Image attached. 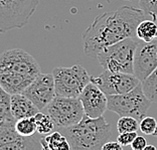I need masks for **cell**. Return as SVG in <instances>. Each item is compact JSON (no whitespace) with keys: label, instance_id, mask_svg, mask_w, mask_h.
<instances>
[{"label":"cell","instance_id":"obj_1","mask_svg":"<svg viewBox=\"0 0 157 150\" xmlns=\"http://www.w3.org/2000/svg\"><path fill=\"white\" fill-rule=\"evenodd\" d=\"M145 16L141 8L132 6H122L97 16L82 35L85 55L97 58L107 46L128 37H137L136 28Z\"/></svg>","mask_w":157,"mask_h":150},{"label":"cell","instance_id":"obj_2","mask_svg":"<svg viewBox=\"0 0 157 150\" xmlns=\"http://www.w3.org/2000/svg\"><path fill=\"white\" fill-rule=\"evenodd\" d=\"M59 131L69 140L71 149L97 150L111 137V126L103 116L91 118L84 115L80 122L70 127L59 128Z\"/></svg>","mask_w":157,"mask_h":150},{"label":"cell","instance_id":"obj_3","mask_svg":"<svg viewBox=\"0 0 157 150\" xmlns=\"http://www.w3.org/2000/svg\"><path fill=\"white\" fill-rule=\"evenodd\" d=\"M140 39L128 37L109 45L98 53L97 59L104 70L115 73H134V56Z\"/></svg>","mask_w":157,"mask_h":150},{"label":"cell","instance_id":"obj_4","mask_svg":"<svg viewBox=\"0 0 157 150\" xmlns=\"http://www.w3.org/2000/svg\"><path fill=\"white\" fill-rule=\"evenodd\" d=\"M108 110L116 113L120 117L129 116L137 119L139 122L146 117L151 101L146 97L142 83L130 92L119 95H107Z\"/></svg>","mask_w":157,"mask_h":150},{"label":"cell","instance_id":"obj_5","mask_svg":"<svg viewBox=\"0 0 157 150\" xmlns=\"http://www.w3.org/2000/svg\"><path fill=\"white\" fill-rule=\"evenodd\" d=\"M38 4L39 0H0V33L23 27Z\"/></svg>","mask_w":157,"mask_h":150},{"label":"cell","instance_id":"obj_6","mask_svg":"<svg viewBox=\"0 0 157 150\" xmlns=\"http://www.w3.org/2000/svg\"><path fill=\"white\" fill-rule=\"evenodd\" d=\"M52 74L55 79L56 95L62 97L78 98L91 82V76L81 65L55 67Z\"/></svg>","mask_w":157,"mask_h":150},{"label":"cell","instance_id":"obj_7","mask_svg":"<svg viewBox=\"0 0 157 150\" xmlns=\"http://www.w3.org/2000/svg\"><path fill=\"white\" fill-rule=\"evenodd\" d=\"M44 110L52 118L58 129L77 124L85 115L80 98L56 96Z\"/></svg>","mask_w":157,"mask_h":150},{"label":"cell","instance_id":"obj_8","mask_svg":"<svg viewBox=\"0 0 157 150\" xmlns=\"http://www.w3.org/2000/svg\"><path fill=\"white\" fill-rule=\"evenodd\" d=\"M13 73L34 79L40 72L37 60L21 48H11L0 53V73Z\"/></svg>","mask_w":157,"mask_h":150},{"label":"cell","instance_id":"obj_9","mask_svg":"<svg viewBox=\"0 0 157 150\" xmlns=\"http://www.w3.org/2000/svg\"><path fill=\"white\" fill-rule=\"evenodd\" d=\"M91 82L97 85L106 95L125 94L141 83L134 74L115 73L107 70L97 78L91 77Z\"/></svg>","mask_w":157,"mask_h":150},{"label":"cell","instance_id":"obj_10","mask_svg":"<svg viewBox=\"0 0 157 150\" xmlns=\"http://www.w3.org/2000/svg\"><path fill=\"white\" fill-rule=\"evenodd\" d=\"M15 122L16 119L0 121V150L42 149L39 138L17 133Z\"/></svg>","mask_w":157,"mask_h":150},{"label":"cell","instance_id":"obj_11","mask_svg":"<svg viewBox=\"0 0 157 150\" xmlns=\"http://www.w3.org/2000/svg\"><path fill=\"white\" fill-rule=\"evenodd\" d=\"M21 94L31 100L40 111L44 110L56 96L52 74L39 73Z\"/></svg>","mask_w":157,"mask_h":150},{"label":"cell","instance_id":"obj_12","mask_svg":"<svg viewBox=\"0 0 157 150\" xmlns=\"http://www.w3.org/2000/svg\"><path fill=\"white\" fill-rule=\"evenodd\" d=\"M157 67V38L149 42L140 40L134 56V75L142 83Z\"/></svg>","mask_w":157,"mask_h":150},{"label":"cell","instance_id":"obj_13","mask_svg":"<svg viewBox=\"0 0 157 150\" xmlns=\"http://www.w3.org/2000/svg\"><path fill=\"white\" fill-rule=\"evenodd\" d=\"M85 115L91 118H98L104 115L108 110L107 95L93 82H90L80 95Z\"/></svg>","mask_w":157,"mask_h":150},{"label":"cell","instance_id":"obj_14","mask_svg":"<svg viewBox=\"0 0 157 150\" xmlns=\"http://www.w3.org/2000/svg\"><path fill=\"white\" fill-rule=\"evenodd\" d=\"M33 80L18 74L0 73V86L10 95L22 93Z\"/></svg>","mask_w":157,"mask_h":150},{"label":"cell","instance_id":"obj_15","mask_svg":"<svg viewBox=\"0 0 157 150\" xmlns=\"http://www.w3.org/2000/svg\"><path fill=\"white\" fill-rule=\"evenodd\" d=\"M11 113L13 117L16 120L21 119V118L26 117H33L35 114H37L39 110L35 106L31 100L28 99L26 96L23 94H14L11 95Z\"/></svg>","mask_w":157,"mask_h":150},{"label":"cell","instance_id":"obj_16","mask_svg":"<svg viewBox=\"0 0 157 150\" xmlns=\"http://www.w3.org/2000/svg\"><path fill=\"white\" fill-rule=\"evenodd\" d=\"M40 144L44 150H70L71 145L67 138L60 131H53L41 136Z\"/></svg>","mask_w":157,"mask_h":150},{"label":"cell","instance_id":"obj_17","mask_svg":"<svg viewBox=\"0 0 157 150\" xmlns=\"http://www.w3.org/2000/svg\"><path fill=\"white\" fill-rule=\"evenodd\" d=\"M136 37L145 42L157 38V23L152 19L142 20L136 28Z\"/></svg>","mask_w":157,"mask_h":150},{"label":"cell","instance_id":"obj_18","mask_svg":"<svg viewBox=\"0 0 157 150\" xmlns=\"http://www.w3.org/2000/svg\"><path fill=\"white\" fill-rule=\"evenodd\" d=\"M35 124H36V131L40 136H45L56 129V124L53 122L52 118L48 113H41L39 111L33 116Z\"/></svg>","mask_w":157,"mask_h":150},{"label":"cell","instance_id":"obj_19","mask_svg":"<svg viewBox=\"0 0 157 150\" xmlns=\"http://www.w3.org/2000/svg\"><path fill=\"white\" fill-rule=\"evenodd\" d=\"M11 95L0 86V121L15 119L11 113Z\"/></svg>","mask_w":157,"mask_h":150},{"label":"cell","instance_id":"obj_20","mask_svg":"<svg viewBox=\"0 0 157 150\" xmlns=\"http://www.w3.org/2000/svg\"><path fill=\"white\" fill-rule=\"evenodd\" d=\"M142 87L146 97L151 102H157V67L142 82Z\"/></svg>","mask_w":157,"mask_h":150},{"label":"cell","instance_id":"obj_21","mask_svg":"<svg viewBox=\"0 0 157 150\" xmlns=\"http://www.w3.org/2000/svg\"><path fill=\"white\" fill-rule=\"evenodd\" d=\"M15 130L22 136H33L36 133V124L33 117L21 118L16 120Z\"/></svg>","mask_w":157,"mask_h":150},{"label":"cell","instance_id":"obj_22","mask_svg":"<svg viewBox=\"0 0 157 150\" xmlns=\"http://www.w3.org/2000/svg\"><path fill=\"white\" fill-rule=\"evenodd\" d=\"M139 129V121L133 117H120L117 122V130L119 133L123 132H133Z\"/></svg>","mask_w":157,"mask_h":150},{"label":"cell","instance_id":"obj_23","mask_svg":"<svg viewBox=\"0 0 157 150\" xmlns=\"http://www.w3.org/2000/svg\"><path fill=\"white\" fill-rule=\"evenodd\" d=\"M139 129L145 135L157 136V121L154 117H144L139 122Z\"/></svg>","mask_w":157,"mask_h":150},{"label":"cell","instance_id":"obj_24","mask_svg":"<svg viewBox=\"0 0 157 150\" xmlns=\"http://www.w3.org/2000/svg\"><path fill=\"white\" fill-rule=\"evenodd\" d=\"M140 8L145 15H149L152 20L156 21L157 17V0H139Z\"/></svg>","mask_w":157,"mask_h":150},{"label":"cell","instance_id":"obj_25","mask_svg":"<svg viewBox=\"0 0 157 150\" xmlns=\"http://www.w3.org/2000/svg\"><path fill=\"white\" fill-rule=\"evenodd\" d=\"M137 136V131H133V132H123V133H119V136H118L117 141L123 146V147H126V146L131 145V143L133 142V140Z\"/></svg>","mask_w":157,"mask_h":150},{"label":"cell","instance_id":"obj_26","mask_svg":"<svg viewBox=\"0 0 157 150\" xmlns=\"http://www.w3.org/2000/svg\"><path fill=\"white\" fill-rule=\"evenodd\" d=\"M147 145V141L143 136H136L133 142L131 143V148L133 150H144L145 146Z\"/></svg>","mask_w":157,"mask_h":150},{"label":"cell","instance_id":"obj_27","mask_svg":"<svg viewBox=\"0 0 157 150\" xmlns=\"http://www.w3.org/2000/svg\"><path fill=\"white\" fill-rule=\"evenodd\" d=\"M123 146L119 142H113V141H107L106 143L102 146V150H122Z\"/></svg>","mask_w":157,"mask_h":150},{"label":"cell","instance_id":"obj_28","mask_svg":"<svg viewBox=\"0 0 157 150\" xmlns=\"http://www.w3.org/2000/svg\"><path fill=\"white\" fill-rule=\"evenodd\" d=\"M144 150H157L156 146H153V145H146Z\"/></svg>","mask_w":157,"mask_h":150},{"label":"cell","instance_id":"obj_29","mask_svg":"<svg viewBox=\"0 0 157 150\" xmlns=\"http://www.w3.org/2000/svg\"><path fill=\"white\" fill-rule=\"evenodd\" d=\"M156 20H157V17H156Z\"/></svg>","mask_w":157,"mask_h":150}]
</instances>
